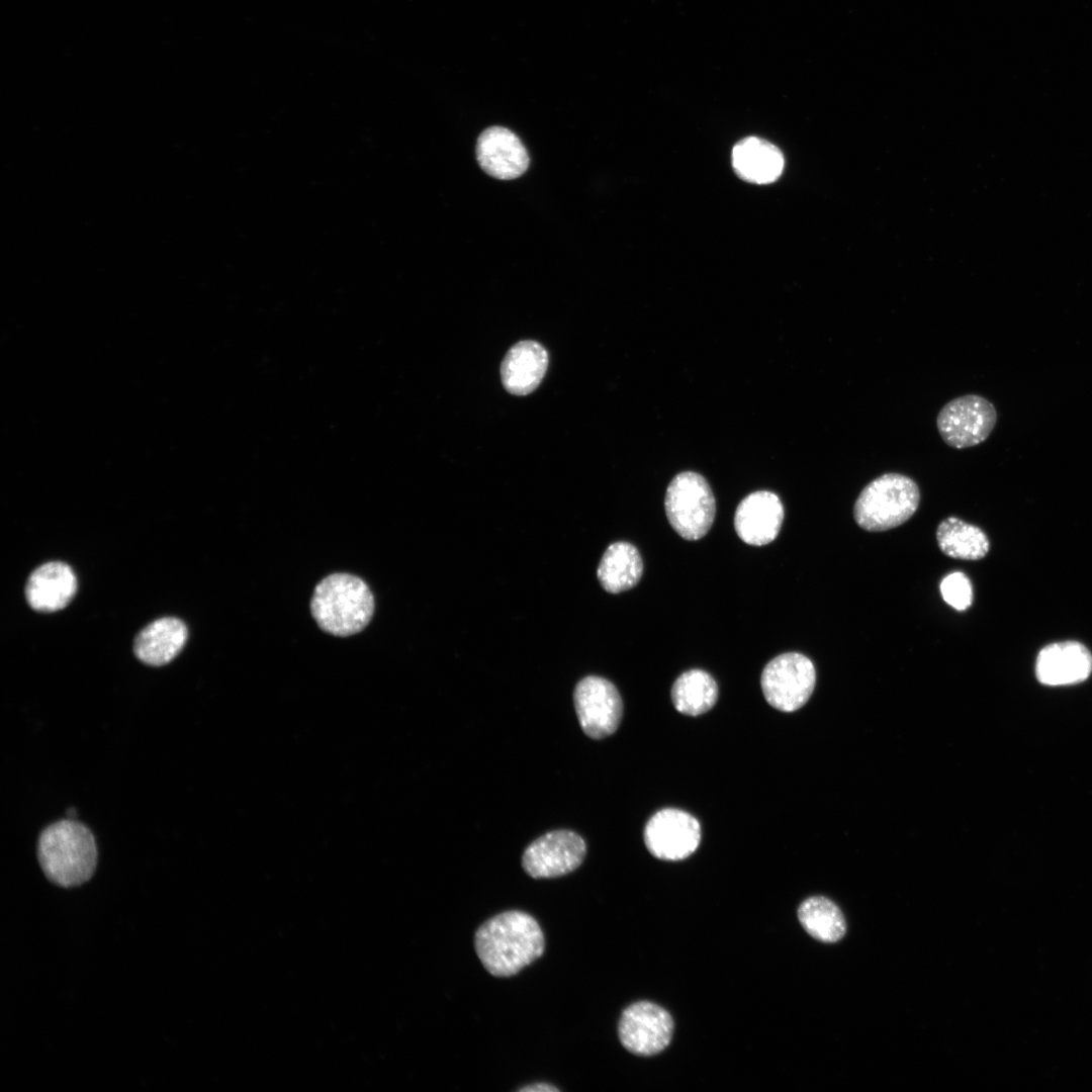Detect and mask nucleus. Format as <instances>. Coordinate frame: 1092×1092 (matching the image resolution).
<instances>
[{
    "instance_id": "obj_10",
    "label": "nucleus",
    "mask_w": 1092,
    "mask_h": 1092,
    "mask_svg": "<svg viewBox=\"0 0 1092 1092\" xmlns=\"http://www.w3.org/2000/svg\"><path fill=\"white\" fill-rule=\"evenodd\" d=\"M586 853L581 836L571 830H555L534 840L525 849L522 866L535 879L557 878L576 870Z\"/></svg>"
},
{
    "instance_id": "obj_8",
    "label": "nucleus",
    "mask_w": 1092,
    "mask_h": 1092,
    "mask_svg": "<svg viewBox=\"0 0 1092 1092\" xmlns=\"http://www.w3.org/2000/svg\"><path fill=\"white\" fill-rule=\"evenodd\" d=\"M573 702L580 727L588 737L602 739L617 730L623 703L610 680L597 675L582 678L575 687Z\"/></svg>"
},
{
    "instance_id": "obj_17",
    "label": "nucleus",
    "mask_w": 1092,
    "mask_h": 1092,
    "mask_svg": "<svg viewBox=\"0 0 1092 1092\" xmlns=\"http://www.w3.org/2000/svg\"><path fill=\"white\" fill-rule=\"evenodd\" d=\"M187 627L175 617L158 619L135 637L133 652L142 662L160 666L175 658L186 643Z\"/></svg>"
},
{
    "instance_id": "obj_4",
    "label": "nucleus",
    "mask_w": 1092,
    "mask_h": 1092,
    "mask_svg": "<svg viewBox=\"0 0 1092 1092\" xmlns=\"http://www.w3.org/2000/svg\"><path fill=\"white\" fill-rule=\"evenodd\" d=\"M919 503L917 483L907 475L889 472L862 488L853 507V517L867 531H886L909 520Z\"/></svg>"
},
{
    "instance_id": "obj_20",
    "label": "nucleus",
    "mask_w": 1092,
    "mask_h": 1092,
    "mask_svg": "<svg viewBox=\"0 0 1092 1092\" xmlns=\"http://www.w3.org/2000/svg\"><path fill=\"white\" fill-rule=\"evenodd\" d=\"M937 544L948 557L979 560L989 551V540L977 526L956 517L940 522L936 530Z\"/></svg>"
},
{
    "instance_id": "obj_2",
    "label": "nucleus",
    "mask_w": 1092,
    "mask_h": 1092,
    "mask_svg": "<svg viewBox=\"0 0 1092 1092\" xmlns=\"http://www.w3.org/2000/svg\"><path fill=\"white\" fill-rule=\"evenodd\" d=\"M37 857L51 882L69 888L92 877L97 847L93 834L84 824L65 819L51 824L40 833Z\"/></svg>"
},
{
    "instance_id": "obj_21",
    "label": "nucleus",
    "mask_w": 1092,
    "mask_h": 1092,
    "mask_svg": "<svg viewBox=\"0 0 1092 1092\" xmlns=\"http://www.w3.org/2000/svg\"><path fill=\"white\" fill-rule=\"evenodd\" d=\"M671 701L681 714L698 716L708 712L717 702V682L707 671L691 669L681 673L671 688Z\"/></svg>"
},
{
    "instance_id": "obj_11",
    "label": "nucleus",
    "mask_w": 1092,
    "mask_h": 1092,
    "mask_svg": "<svg viewBox=\"0 0 1092 1092\" xmlns=\"http://www.w3.org/2000/svg\"><path fill=\"white\" fill-rule=\"evenodd\" d=\"M673 1022L666 1010L651 1002L627 1007L620 1018L618 1034L632 1054L649 1057L662 1052L672 1036Z\"/></svg>"
},
{
    "instance_id": "obj_5",
    "label": "nucleus",
    "mask_w": 1092,
    "mask_h": 1092,
    "mask_svg": "<svg viewBox=\"0 0 1092 1092\" xmlns=\"http://www.w3.org/2000/svg\"><path fill=\"white\" fill-rule=\"evenodd\" d=\"M664 507L667 520L673 530L684 539L695 541L710 530L716 503L712 489L701 474L684 471L669 482Z\"/></svg>"
},
{
    "instance_id": "obj_14",
    "label": "nucleus",
    "mask_w": 1092,
    "mask_h": 1092,
    "mask_svg": "<svg viewBox=\"0 0 1092 1092\" xmlns=\"http://www.w3.org/2000/svg\"><path fill=\"white\" fill-rule=\"evenodd\" d=\"M1092 671V655L1081 643L1065 641L1043 647L1037 655L1035 673L1046 686H1065L1085 680Z\"/></svg>"
},
{
    "instance_id": "obj_22",
    "label": "nucleus",
    "mask_w": 1092,
    "mask_h": 1092,
    "mask_svg": "<svg viewBox=\"0 0 1092 1092\" xmlns=\"http://www.w3.org/2000/svg\"><path fill=\"white\" fill-rule=\"evenodd\" d=\"M799 920L814 938L835 942L845 933L846 925L839 908L824 897L806 899L798 909Z\"/></svg>"
},
{
    "instance_id": "obj_7",
    "label": "nucleus",
    "mask_w": 1092,
    "mask_h": 1092,
    "mask_svg": "<svg viewBox=\"0 0 1092 1092\" xmlns=\"http://www.w3.org/2000/svg\"><path fill=\"white\" fill-rule=\"evenodd\" d=\"M996 421L997 412L990 400L978 394H966L952 398L940 408L936 426L947 446L965 449L987 440Z\"/></svg>"
},
{
    "instance_id": "obj_19",
    "label": "nucleus",
    "mask_w": 1092,
    "mask_h": 1092,
    "mask_svg": "<svg viewBox=\"0 0 1092 1092\" xmlns=\"http://www.w3.org/2000/svg\"><path fill=\"white\" fill-rule=\"evenodd\" d=\"M643 572L642 558L635 546L628 542H615L605 551L597 575L603 588L619 594L635 586Z\"/></svg>"
},
{
    "instance_id": "obj_16",
    "label": "nucleus",
    "mask_w": 1092,
    "mask_h": 1092,
    "mask_svg": "<svg viewBox=\"0 0 1092 1092\" xmlns=\"http://www.w3.org/2000/svg\"><path fill=\"white\" fill-rule=\"evenodd\" d=\"M547 367L545 348L536 341H521L507 352L502 362L504 387L512 394L527 395L538 387Z\"/></svg>"
},
{
    "instance_id": "obj_1",
    "label": "nucleus",
    "mask_w": 1092,
    "mask_h": 1092,
    "mask_svg": "<svg viewBox=\"0 0 1092 1092\" xmlns=\"http://www.w3.org/2000/svg\"><path fill=\"white\" fill-rule=\"evenodd\" d=\"M476 953L495 977H511L544 951V935L530 914L512 910L485 921L475 932Z\"/></svg>"
},
{
    "instance_id": "obj_13",
    "label": "nucleus",
    "mask_w": 1092,
    "mask_h": 1092,
    "mask_svg": "<svg viewBox=\"0 0 1092 1092\" xmlns=\"http://www.w3.org/2000/svg\"><path fill=\"white\" fill-rule=\"evenodd\" d=\"M784 521V507L780 497L767 490L754 491L738 505L734 516V528L746 544L762 546L774 541Z\"/></svg>"
},
{
    "instance_id": "obj_9",
    "label": "nucleus",
    "mask_w": 1092,
    "mask_h": 1092,
    "mask_svg": "<svg viewBox=\"0 0 1092 1092\" xmlns=\"http://www.w3.org/2000/svg\"><path fill=\"white\" fill-rule=\"evenodd\" d=\"M701 841L699 821L679 809L657 811L646 823L644 842L649 852L663 860H681L693 854Z\"/></svg>"
},
{
    "instance_id": "obj_18",
    "label": "nucleus",
    "mask_w": 1092,
    "mask_h": 1092,
    "mask_svg": "<svg viewBox=\"0 0 1092 1092\" xmlns=\"http://www.w3.org/2000/svg\"><path fill=\"white\" fill-rule=\"evenodd\" d=\"M732 166L741 179L755 184H767L781 176L784 169V157L782 152L769 142L749 136L734 146Z\"/></svg>"
},
{
    "instance_id": "obj_24",
    "label": "nucleus",
    "mask_w": 1092,
    "mask_h": 1092,
    "mask_svg": "<svg viewBox=\"0 0 1092 1092\" xmlns=\"http://www.w3.org/2000/svg\"><path fill=\"white\" fill-rule=\"evenodd\" d=\"M523 1092H557L559 1089L548 1083H535L520 1089Z\"/></svg>"
},
{
    "instance_id": "obj_6",
    "label": "nucleus",
    "mask_w": 1092,
    "mask_h": 1092,
    "mask_svg": "<svg viewBox=\"0 0 1092 1092\" xmlns=\"http://www.w3.org/2000/svg\"><path fill=\"white\" fill-rule=\"evenodd\" d=\"M766 702L783 712H794L810 699L816 684V670L804 654L787 652L772 658L760 678Z\"/></svg>"
},
{
    "instance_id": "obj_12",
    "label": "nucleus",
    "mask_w": 1092,
    "mask_h": 1092,
    "mask_svg": "<svg viewBox=\"0 0 1092 1092\" xmlns=\"http://www.w3.org/2000/svg\"><path fill=\"white\" fill-rule=\"evenodd\" d=\"M476 158L489 176L511 180L522 176L530 159L521 140L510 129L491 126L484 129L476 143Z\"/></svg>"
},
{
    "instance_id": "obj_3",
    "label": "nucleus",
    "mask_w": 1092,
    "mask_h": 1092,
    "mask_svg": "<svg viewBox=\"0 0 1092 1092\" xmlns=\"http://www.w3.org/2000/svg\"><path fill=\"white\" fill-rule=\"evenodd\" d=\"M310 610L317 625L335 636H350L363 630L374 612V599L360 577L334 573L315 586Z\"/></svg>"
},
{
    "instance_id": "obj_23",
    "label": "nucleus",
    "mask_w": 1092,
    "mask_h": 1092,
    "mask_svg": "<svg viewBox=\"0 0 1092 1092\" xmlns=\"http://www.w3.org/2000/svg\"><path fill=\"white\" fill-rule=\"evenodd\" d=\"M946 604L958 611H965L973 602V587L968 576L960 571L946 575L939 585Z\"/></svg>"
},
{
    "instance_id": "obj_15",
    "label": "nucleus",
    "mask_w": 1092,
    "mask_h": 1092,
    "mask_svg": "<svg viewBox=\"0 0 1092 1092\" xmlns=\"http://www.w3.org/2000/svg\"><path fill=\"white\" fill-rule=\"evenodd\" d=\"M77 589L72 568L60 561L44 563L34 569L25 585L28 605L37 612L52 613L65 608Z\"/></svg>"
}]
</instances>
